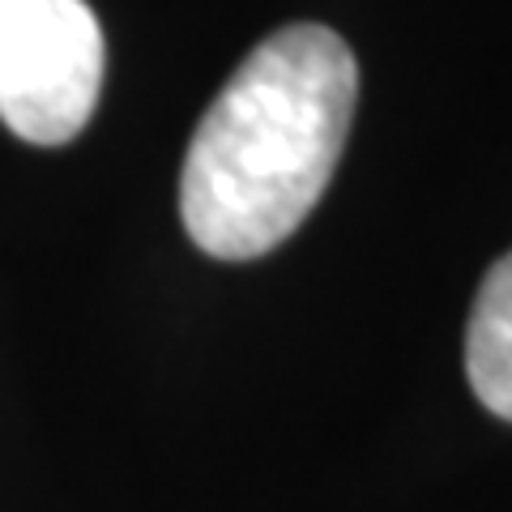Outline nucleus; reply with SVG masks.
<instances>
[{"label": "nucleus", "instance_id": "nucleus-1", "mask_svg": "<svg viewBox=\"0 0 512 512\" xmlns=\"http://www.w3.org/2000/svg\"><path fill=\"white\" fill-rule=\"evenodd\" d=\"M359 64L329 26L295 22L256 43L205 107L180 171L188 239L218 261H256L291 239L338 171Z\"/></svg>", "mask_w": 512, "mask_h": 512}, {"label": "nucleus", "instance_id": "nucleus-2", "mask_svg": "<svg viewBox=\"0 0 512 512\" xmlns=\"http://www.w3.org/2000/svg\"><path fill=\"white\" fill-rule=\"evenodd\" d=\"M107 47L86 0H0V124L30 146H64L90 124Z\"/></svg>", "mask_w": 512, "mask_h": 512}, {"label": "nucleus", "instance_id": "nucleus-3", "mask_svg": "<svg viewBox=\"0 0 512 512\" xmlns=\"http://www.w3.org/2000/svg\"><path fill=\"white\" fill-rule=\"evenodd\" d=\"M466 376L495 419L512 423V252L487 269L466 329Z\"/></svg>", "mask_w": 512, "mask_h": 512}]
</instances>
